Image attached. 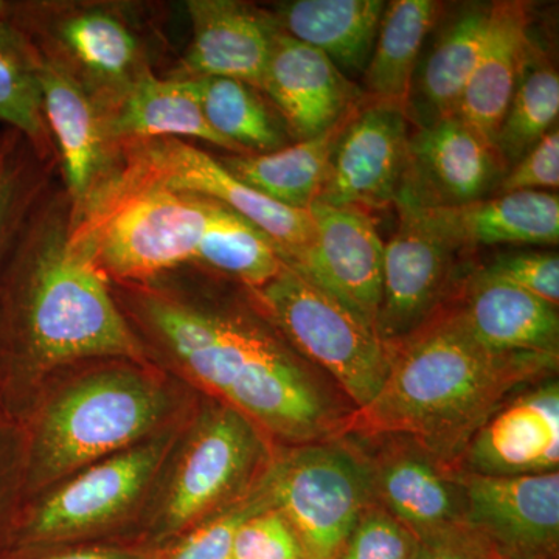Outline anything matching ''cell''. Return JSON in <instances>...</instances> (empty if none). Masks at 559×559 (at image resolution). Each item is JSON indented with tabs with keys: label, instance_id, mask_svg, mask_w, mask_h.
<instances>
[{
	"label": "cell",
	"instance_id": "6da1fadb",
	"mask_svg": "<svg viewBox=\"0 0 559 559\" xmlns=\"http://www.w3.org/2000/svg\"><path fill=\"white\" fill-rule=\"evenodd\" d=\"M112 288L140 341L282 447L344 436L355 407L283 337L249 290L245 304L197 299L157 280Z\"/></svg>",
	"mask_w": 559,
	"mask_h": 559
},
{
	"label": "cell",
	"instance_id": "7a4b0ae2",
	"mask_svg": "<svg viewBox=\"0 0 559 559\" xmlns=\"http://www.w3.org/2000/svg\"><path fill=\"white\" fill-rule=\"evenodd\" d=\"M60 180L33 213L0 283V411L20 421L50 371L92 359L145 364L148 355L109 280L70 246Z\"/></svg>",
	"mask_w": 559,
	"mask_h": 559
},
{
	"label": "cell",
	"instance_id": "3957f363",
	"mask_svg": "<svg viewBox=\"0 0 559 559\" xmlns=\"http://www.w3.org/2000/svg\"><path fill=\"white\" fill-rule=\"evenodd\" d=\"M389 347L388 380L369 406L355 411L345 433L414 441L451 469L473 433L506 401L558 377L559 355L481 345L452 299Z\"/></svg>",
	"mask_w": 559,
	"mask_h": 559
},
{
	"label": "cell",
	"instance_id": "277c9868",
	"mask_svg": "<svg viewBox=\"0 0 559 559\" xmlns=\"http://www.w3.org/2000/svg\"><path fill=\"white\" fill-rule=\"evenodd\" d=\"M175 396L145 364L114 360L87 371L22 419L24 502L92 463L168 428Z\"/></svg>",
	"mask_w": 559,
	"mask_h": 559
},
{
	"label": "cell",
	"instance_id": "5b68a950",
	"mask_svg": "<svg viewBox=\"0 0 559 559\" xmlns=\"http://www.w3.org/2000/svg\"><path fill=\"white\" fill-rule=\"evenodd\" d=\"M205 202L120 167L70 216V246L110 285H142L193 263Z\"/></svg>",
	"mask_w": 559,
	"mask_h": 559
},
{
	"label": "cell",
	"instance_id": "8992f818",
	"mask_svg": "<svg viewBox=\"0 0 559 559\" xmlns=\"http://www.w3.org/2000/svg\"><path fill=\"white\" fill-rule=\"evenodd\" d=\"M267 433L248 417L212 399L202 403L168 459L154 525L160 536L193 528L255 489L274 457Z\"/></svg>",
	"mask_w": 559,
	"mask_h": 559
},
{
	"label": "cell",
	"instance_id": "52a82bcc",
	"mask_svg": "<svg viewBox=\"0 0 559 559\" xmlns=\"http://www.w3.org/2000/svg\"><path fill=\"white\" fill-rule=\"evenodd\" d=\"M261 485L310 559H337L360 514L374 502L366 455L349 436L280 444Z\"/></svg>",
	"mask_w": 559,
	"mask_h": 559
},
{
	"label": "cell",
	"instance_id": "ba28073f",
	"mask_svg": "<svg viewBox=\"0 0 559 559\" xmlns=\"http://www.w3.org/2000/svg\"><path fill=\"white\" fill-rule=\"evenodd\" d=\"M248 290L283 337L322 370L356 411L377 399L392 359L377 331L286 264L266 285Z\"/></svg>",
	"mask_w": 559,
	"mask_h": 559
},
{
	"label": "cell",
	"instance_id": "9c48e42d",
	"mask_svg": "<svg viewBox=\"0 0 559 559\" xmlns=\"http://www.w3.org/2000/svg\"><path fill=\"white\" fill-rule=\"evenodd\" d=\"M179 433L178 428H165L130 450L79 471L51 495L33 499L35 503L22 509L10 557L86 535L127 516L159 480Z\"/></svg>",
	"mask_w": 559,
	"mask_h": 559
},
{
	"label": "cell",
	"instance_id": "30bf717a",
	"mask_svg": "<svg viewBox=\"0 0 559 559\" xmlns=\"http://www.w3.org/2000/svg\"><path fill=\"white\" fill-rule=\"evenodd\" d=\"M10 20L40 53L72 73L102 110L153 70L138 28L116 3H13Z\"/></svg>",
	"mask_w": 559,
	"mask_h": 559
},
{
	"label": "cell",
	"instance_id": "8fae6325",
	"mask_svg": "<svg viewBox=\"0 0 559 559\" xmlns=\"http://www.w3.org/2000/svg\"><path fill=\"white\" fill-rule=\"evenodd\" d=\"M119 167L162 189L226 205L255 224L277 246L283 263L293 264L312 238L310 212L285 207L250 189L216 157L180 139L124 143L117 148Z\"/></svg>",
	"mask_w": 559,
	"mask_h": 559
},
{
	"label": "cell",
	"instance_id": "7c38bea8",
	"mask_svg": "<svg viewBox=\"0 0 559 559\" xmlns=\"http://www.w3.org/2000/svg\"><path fill=\"white\" fill-rule=\"evenodd\" d=\"M463 525L500 559H558L559 473L489 477L460 473Z\"/></svg>",
	"mask_w": 559,
	"mask_h": 559
},
{
	"label": "cell",
	"instance_id": "4fadbf2b",
	"mask_svg": "<svg viewBox=\"0 0 559 559\" xmlns=\"http://www.w3.org/2000/svg\"><path fill=\"white\" fill-rule=\"evenodd\" d=\"M409 138V119L403 109L364 98L337 139L316 202L367 213L395 204Z\"/></svg>",
	"mask_w": 559,
	"mask_h": 559
},
{
	"label": "cell",
	"instance_id": "5bb4252c",
	"mask_svg": "<svg viewBox=\"0 0 559 559\" xmlns=\"http://www.w3.org/2000/svg\"><path fill=\"white\" fill-rule=\"evenodd\" d=\"M507 171L496 146L465 120L433 121L411 134L395 204L454 207L484 200Z\"/></svg>",
	"mask_w": 559,
	"mask_h": 559
},
{
	"label": "cell",
	"instance_id": "9a60e30c",
	"mask_svg": "<svg viewBox=\"0 0 559 559\" xmlns=\"http://www.w3.org/2000/svg\"><path fill=\"white\" fill-rule=\"evenodd\" d=\"M312 238L299 260L286 264L374 330L381 304L384 248L369 213L314 202Z\"/></svg>",
	"mask_w": 559,
	"mask_h": 559
},
{
	"label": "cell",
	"instance_id": "2e32d148",
	"mask_svg": "<svg viewBox=\"0 0 559 559\" xmlns=\"http://www.w3.org/2000/svg\"><path fill=\"white\" fill-rule=\"evenodd\" d=\"M400 221L384 248L382 290L374 331L385 344L409 336L455 296V257L415 210L395 205Z\"/></svg>",
	"mask_w": 559,
	"mask_h": 559
},
{
	"label": "cell",
	"instance_id": "e0dca14e",
	"mask_svg": "<svg viewBox=\"0 0 559 559\" xmlns=\"http://www.w3.org/2000/svg\"><path fill=\"white\" fill-rule=\"evenodd\" d=\"M356 437L370 443L367 450L353 437L366 455L374 502L414 533L415 538L463 527L465 496L457 471L414 441L401 437Z\"/></svg>",
	"mask_w": 559,
	"mask_h": 559
},
{
	"label": "cell",
	"instance_id": "ac0fdd59",
	"mask_svg": "<svg viewBox=\"0 0 559 559\" xmlns=\"http://www.w3.org/2000/svg\"><path fill=\"white\" fill-rule=\"evenodd\" d=\"M33 49L44 117L60 160L70 216H75L116 173L119 154L106 134L100 106L86 87L60 62L40 53L35 46Z\"/></svg>",
	"mask_w": 559,
	"mask_h": 559
},
{
	"label": "cell",
	"instance_id": "d6986e66",
	"mask_svg": "<svg viewBox=\"0 0 559 559\" xmlns=\"http://www.w3.org/2000/svg\"><path fill=\"white\" fill-rule=\"evenodd\" d=\"M454 471L489 477L559 473V382L521 390L473 433Z\"/></svg>",
	"mask_w": 559,
	"mask_h": 559
},
{
	"label": "cell",
	"instance_id": "ffe728a7",
	"mask_svg": "<svg viewBox=\"0 0 559 559\" xmlns=\"http://www.w3.org/2000/svg\"><path fill=\"white\" fill-rule=\"evenodd\" d=\"M260 91L277 110L294 142L329 131L366 98L358 84L325 53L282 31L275 36Z\"/></svg>",
	"mask_w": 559,
	"mask_h": 559
},
{
	"label": "cell",
	"instance_id": "44dd1931",
	"mask_svg": "<svg viewBox=\"0 0 559 559\" xmlns=\"http://www.w3.org/2000/svg\"><path fill=\"white\" fill-rule=\"evenodd\" d=\"M189 49L179 79H231L261 90L280 32L271 11L234 0H190Z\"/></svg>",
	"mask_w": 559,
	"mask_h": 559
},
{
	"label": "cell",
	"instance_id": "7402d4cb",
	"mask_svg": "<svg viewBox=\"0 0 559 559\" xmlns=\"http://www.w3.org/2000/svg\"><path fill=\"white\" fill-rule=\"evenodd\" d=\"M423 223L451 248L498 245H558L557 191H514L454 207H414Z\"/></svg>",
	"mask_w": 559,
	"mask_h": 559
},
{
	"label": "cell",
	"instance_id": "603a6c76",
	"mask_svg": "<svg viewBox=\"0 0 559 559\" xmlns=\"http://www.w3.org/2000/svg\"><path fill=\"white\" fill-rule=\"evenodd\" d=\"M452 300L471 334L485 347L559 355L558 308L527 290L479 270Z\"/></svg>",
	"mask_w": 559,
	"mask_h": 559
},
{
	"label": "cell",
	"instance_id": "cb8c5ba5",
	"mask_svg": "<svg viewBox=\"0 0 559 559\" xmlns=\"http://www.w3.org/2000/svg\"><path fill=\"white\" fill-rule=\"evenodd\" d=\"M114 148L153 139H194L245 156L209 127L193 79L140 76L116 102L102 110Z\"/></svg>",
	"mask_w": 559,
	"mask_h": 559
},
{
	"label": "cell",
	"instance_id": "d4e9b609",
	"mask_svg": "<svg viewBox=\"0 0 559 559\" xmlns=\"http://www.w3.org/2000/svg\"><path fill=\"white\" fill-rule=\"evenodd\" d=\"M530 24L527 3H491L484 50L460 102L457 117L492 145L532 51Z\"/></svg>",
	"mask_w": 559,
	"mask_h": 559
},
{
	"label": "cell",
	"instance_id": "484cf974",
	"mask_svg": "<svg viewBox=\"0 0 559 559\" xmlns=\"http://www.w3.org/2000/svg\"><path fill=\"white\" fill-rule=\"evenodd\" d=\"M491 3L465 5L433 40L412 84L407 119L418 128L457 116L463 92L487 39Z\"/></svg>",
	"mask_w": 559,
	"mask_h": 559
},
{
	"label": "cell",
	"instance_id": "4316f807",
	"mask_svg": "<svg viewBox=\"0 0 559 559\" xmlns=\"http://www.w3.org/2000/svg\"><path fill=\"white\" fill-rule=\"evenodd\" d=\"M382 0H293L271 11L280 31L325 53L344 75H364L380 33Z\"/></svg>",
	"mask_w": 559,
	"mask_h": 559
},
{
	"label": "cell",
	"instance_id": "83f0119b",
	"mask_svg": "<svg viewBox=\"0 0 559 559\" xmlns=\"http://www.w3.org/2000/svg\"><path fill=\"white\" fill-rule=\"evenodd\" d=\"M355 109L318 138L289 143L272 153L230 154L219 157L221 164L271 201L307 212L319 200L337 139Z\"/></svg>",
	"mask_w": 559,
	"mask_h": 559
},
{
	"label": "cell",
	"instance_id": "f1b7e54d",
	"mask_svg": "<svg viewBox=\"0 0 559 559\" xmlns=\"http://www.w3.org/2000/svg\"><path fill=\"white\" fill-rule=\"evenodd\" d=\"M441 9V3L433 0H393L385 5L373 53L362 75L367 100L406 112L423 47L439 22Z\"/></svg>",
	"mask_w": 559,
	"mask_h": 559
},
{
	"label": "cell",
	"instance_id": "f546056e",
	"mask_svg": "<svg viewBox=\"0 0 559 559\" xmlns=\"http://www.w3.org/2000/svg\"><path fill=\"white\" fill-rule=\"evenodd\" d=\"M204 200V198H202ZM205 219L191 264L259 289L285 266L274 241L240 213L204 200Z\"/></svg>",
	"mask_w": 559,
	"mask_h": 559
},
{
	"label": "cell",
	"instance_id": "4dcf8cb0",
	"mask_svg": "<svg viewBox=\"0 0 559 559\" xmlns=\"http://www.w3.org/2000/svg\"><path fill=\"white\" fill-rule=\"evenodd\" d=\"M60 162L46 159L14 130L0 132V283L33 213L58 182Z\"/></svg>",
	"mask_w": 559,
	"mask_h": 559
},
{
	"label": "cell",
	"instance_id": "1f68e13d",
	"mask_svg": "<svg viewBox=\"0 0 559 559\" xmlns=\"http://www.w3.org/2000/svg\"><path fill=\"white\" fill-rule=\"evenodd\" d=\"M209 127L242 154L289 145V132L263 92L240 80L193 79Z\"/></svg>",
	"mask_w": 559,
	"mask_h": 559
},
{
	"label": "cell",
	"instance_id": "d6a6232c",
	"mask_svg": "<svg viewBox=\"0 0 559 559\" xmlns=\"http://www.w3.org/2000/svg\"><path fill=\"white\" fill-rule=\"evenodd\" d=\"M0 123L24 135L40 156L58 160L44 117L35 49L10 17L0 21Z\"/></svg>",
	"mask_w": 559,
	"mask_h": 559
},
{
	"label": "cell",
	"instance_id": "836d02e7",
	"mask_svg": "<svg viewBox=\"0 0 559 559\" xmlns=\"http://www.w3.org/2000/svg\"><path fill=\"white\" fill-rule=\"evenodd\" d=\"M558 114V70L533 46L520 84L496 132L495 146L507 167H513L544 135L557 128Z\"/></svg>",
	"mask_w": 559,
	"mask_h": 559
},
{
	"label": "cell",
	"instance_id": "e575fe53",
	"mask_svg": "<svg viewBox=\"0 0 559 559\" xmlns=\"http://www.w3.org/2000/svg\"><path fill=\"white\" fill-rule=\"evenodd\" d=\"M270 507V499L260 480L245 499L190 528L191 532L167 559H231L235 535L242 522Z\"/></svg>",
	"mask_w": 559,
	"mask_h": 559
},
{
	"label": "cell",
	"instance_id": "d590c367",
	"mask_svg": "<svg viewBox=\"0 0 559 559\" xmlns=\"http://www.w3.org/2000/svg\"><path fill=\"white\" fill-rule=\"evenodd\" d=\"M24 423L0 411V559H9L24 509Z\"/></svg>",
	"mask_w": 559,
	"mask_h": 559
},
{
	"label": "cell",
	"instance_id": "8d00e7d4",
	"mask_svg": "<svg viewBox=\"0 0 559 559\" xmlns=\"http://www.w3.org/2000/svg\"><path fill=\"white\" fill-rule=\"evenodd\" d=\"M418 539L377 502L360 514L337 559H414Z\"/></svg>",
	"mask_w": 559,
	"mask_h": 559
},
{
	"label": "cell",
	"instance_id": "74e56055",
	"mask_svg": "<svg viewBox=\"0 0 559 559\" xmlns=\"http://www.w3.org/2000/svg\"><path fill=\"white\" fill-rule=\"evenodd\" d=\"M231 559H310L304 544L282 511L270 509L242 522L234 540Z\"/></svg>",
	"mask_w": 559,
	"mask_h": 559
},
{
	"label": "cell",
	"instance_id": "f35d334b",
	"mask_svg": "<svg viewBox=\"0 0 559 559\" xmlns=\"http://www.w3.org/2000/svg\"><path fill=\"white\" fill-rule=\"evenodd\" d=\"M481 270L558 308L559 257L557 252L522 250V252L500 253Z\"/></svg>",
	"mask_w": 559,
	"mask_h": 559
},
{
	"label": "cell",
	"instance_id": "ab89813d",
	"mask_svg": "<svg viewBox=\"0 0 559 559\" xmlns=\"http://www.w3.org/2000/svg\"><path fill=\"white\" fill-rule=\"evenodd\" d=\"M559 187L558 127L533 146L513 167L509 168L496 193L514 191H557Z\"/></svg>",
	"mask_w": 559,
	"mask_h": 559
},
{
	"label": "cell",
	"instance_id": "60d3db41",
	"mask_svg": "<svg viewBox=\"0 0 559 559\" xmlns=\"http://www.w3.org/2000/svg\"><path fill=\"white\" fill-rule=\"evenodd\" d=\"M414 559H500L469 528L448 530L439 535L419 539Z\"/></svg>",
	"mask_w": 559,
	"mask_h": 559
},
{
	"label": "cell",
	"instance_id": "b9f144b4",
	"mask_svg": "<svg viewBox=\"0 0 559 559\" xmlns=\"http://www.w3.org/2000/svg\"><path fill=\"white\" fill-rule=\"evenodd\" d=\"M44 559H143L138 554L117 549H90L70 551V554L58 555V557Z\"/></svg>",
	"mask_w": 559,
	"mask_h": 559
}]
</instances>
